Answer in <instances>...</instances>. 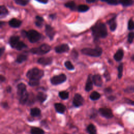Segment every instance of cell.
Returning <instances> with one entry per match:
<instances>
[{
    "instance_id": "cell-49",
    "label": "cell",
    "mask_w": 134,
    "mask_h": 134,
    "mask_svg": "<svg viewBox=\"0 0 134 134\" xmlns=\"http://www.w3.org/2000/svg\"><path fill=\"white\" fill-rule=\"evenodd\" d=\"M5 80H6V79H5V76H4L2 75H0V81H1V83L4 82V81H5Z\"/></svg>"
},
{
    "instance_id": "cell-10",
    "label": "cell",
    "mask_w": 134,
    "mask_h": 134,
    "mask_svg": "<svg viewBox=\"0 0 134 134\" xmlns=\"http://www.w3.org/2000/svg\"><path fill=\"white\" fill-rule=\"evenodd\" d=\"M70 49L69 46L66 43H63L55 47V51L58 53H62L68 52Z\"/></svg>"
},
{
    "instance_id": "cell-53",
    "label": "cell",
    "mask_w": 134,
    "mask_h": 134,
    "mask_svg": "<svg viewBox=\"0 0 134 134\" xmlns=\"http://www.w3.org/2000/svg\"><path fill=\"white\" fill-rule=\"evenodd\" d=\"M96 0H86V2L87 3H94L95 2Z\"/></svg>"
},
{
    "instance_id": "cell-21",
    "label": "cell",
    "mask_w": 134,
    "mask_h": 134,
    "mask_svg": "<svg viewBox=\"0 0 134 134\" xmlns=\"http://www.w3.org/2000/svg\"><path fill=\"white\" fill-rule=\"evenodd\" d=\"M47 98V95L42 92H39L38 93L36 98L41 103L44 102Z\"/></svg>"
},
{
    "instance_id": "cell-48",
    "label": "cell",
    "mask_w": 134,
    "mask_h": 134,
    "mask_svg": "<svg viewBox=\"0 0 134 134\" xmlns=\"http://www.w3.org/2000/svg\"><path fill=\"white\" fill-rule=\"evenodd\" d=\"M36 1L43 4H47L48 2V0H36Z\"/></svg>"
},
{
    "instance_id": "cell-15",
    "label": "cell",
    "mask_w": 134,
    "mask_h": 134,
    "mask_svg": "<svg viewBox=\"0 0 134 134\" xmlns=\"http://www.w3.org/2000/svg\"><path fill=\"white\" fill-rule=\"evenodd\" d=\"M21 21L17 19L16 18H12L8 22V24L9 25L13 28H18L20 26V25H21Z\"/></svg>"
},
{
    "instance_id": "cell-31",
    "label": "cell",
    "mask_w": 134,
    "mask_h": 134,
    "mask_svg": "<svg viewBox=\"0 0 134 134\" xmlns=\"http://www.w3.org/2000/svg\"><path fill=\"white\" fill-rule=\"evenodd\" d=\"M59 96L63 100L67 99L69 96V93L68 92L65 91H60L59 93Z\"/></svg>"
},
{
    "instance_id": "cell-13",
    "label": "cell",
    "mask_w": 134,
    "mask_h": 134,
    "mask_svg": "<svg viewBox=\"0 0 134 134\" xmlns=\"http://www.w3.org/2000/svg\"><path fill=\"white\" fill-rule=\"evenodd\" d=\"M93 82L92 80V76L91 74H90L87 79V81L86 82L85 90L86 92H89L93 89Z\"/></svg>"
},
{
    "instance_id": "cell-43",
    "label": "cell",
    "mask_w": 134,
    "mask_h": 134,
    "mask_svg": "<svg viewBox=\"0 0 134 134\" xmlns=\"http://www.w3.org/2000/svg\"><path fill=\"white\" fill-rule=\"evenodd\" d=\"M125 101L127 104H128L129 105L134 106V101L132 100H131L129 98H125Z\"/></svg>"
},
{
    "instance_id": "cell-30",
    "label": "cell",
    "mask_w": 134,
    "mask_h": 134,
    "mask_svg": "<svg viewBox=\"0 0 134 134\" xmlns=\"http://www.w3.org/2000/svg\"><path fill=\"white\" fill-rule=\"evenodd\" d=\"M44 21L43 18L40 16H36V21H35V25L38 27H41L42 26L43 22Z\"/></svg>"
},
{
    "instance_id": "cell-22",
    "label": "cell",
    "mask_w": 134,
    "mask_h": 134,
    "mask_svg": "<svg viewBox=\"0 0 134 134\" xmlns=\"http://www.w3.org/2000/svg\"><path fill=\"white\" fill-rule=\"evenodd\" d=\"M30 115L32 117H38L41 115V110L37 107H34L30 109Z\"/></svg>"
},
{
    "instance_id": "cell-29",
    "label": "cell",
    "mask_w": 134,
    "mask_h": 134,
    "mask_svg": "<svg viewBox=\"0 0 134 134\" xmlns=\"http://www.w3.org/2000/svg\"><path fill=\"white\" fill-rule=\"evenodd\" d=\"M100 96L101 95L98 92L96 91H94L91 94L90 97V99L92 100H96L99 99Z\"/></svg>"
},
{
    "instance_id": "cell-14",
    "label": "cell",
    "mask_w": 134,
    "mask_h": 134,
    "mask_svg": "<svg viewBox=\"0 0 134 134\" xmlns=\"http://www.w3.org/2000/svg\"><path fill=\"white\" fill-rule=\"evenodd\" d=\"M19 37L17 36H12L9 39V43L12 48H15L19 41Z\"/></svg>"
},
{
    "instance_id": "cell-51",
    "label": "cell",
    "mask_w": 134,
    "mask_h": 134,
    "mask_svg": "<svg viewBox=\"0 0 134 134\" xmlns=\"http://www.w3.org/2000/svg\"><path fill=\"white\" fill-rule=\"evenodd\" d=\"M2 106H3L4 108H7V107H8V104H7V103H6V102H3V103H2Z\"/></svg>"
},
{
    "instance_id": "cell-37",
    "label": "cell",
    "mask_w": 134,
    "mask_h": 134,
    "mask_svg": "<svg viewBox=\"0 0 134 134\" xmlns=\"http://www.w3.org/2000/svg\"><path fill=\"white\" fill-rule=\"evenodd\" d=\"M102 2H105L108 3L109 5H116L119 3V1L118 0H100Z\"/></svg>"
},
{
    "instance_id": "cell-27",
    "label": "cell",
    "mask_w": 134,
    "mask_h": 134,
    "mask_svg": "<svg viewBox=\"0 0 134 134\" xmlns=\"http://www.w3.org/2000/svg\"><path fill=\"white\" fill-rule=\"evenodd\" d=\"M31 134H44V131L38 127H32L30 130Z\"/></svg>"
},
{
    "instance_id": "cell-52",
    "label": "cell",
    "mask_w": 134,
    "mask_h": 134,
    "mask_svg": "<svg viewBox=\"0 0 134 134\" xmlns=\"http://www.w3.org/2000/svg\"><path fill=\"white\" fill-rule=\"evenodd\" d=\"M49 17L52 19H54L55 17H56V15L55 14H51L49 15Z\"/></svg>"
},
{
    "instance_id": "cell-36",
    "label": "cell",
    "mask_w": 134,
    "mask_h": 134,
    "mask_svg": "<svg viewBox=\"0 0 134 134\" xmlns=\"http://www.w3.org/2000/svg\"><path fill=\"white\" fill-rule=\"evenodd\" d=\"M123 72V64L120 63L118 66V79H121L122 76Z\"/></svg>"
},
{
    "instance_id": "cell-20",
    "label": "cell",
    "mask_w": 134,
    "mask_h": 134,
    "mask_svg": "<svg viewBox=\"0 0 134 134\" xmlns=\"http://www.w3.org/2000/svg\"><path fill=\"white\" fill-rule=\"evenodd\" d=\"M124 57V51L122 49H118L114 55V59L117 61H121Z\"/></svg>"
},
{
    "instance_id": "cell-25",
    "label": "cell",
    "mask_w": 134,
    "mask_h": 134,
    "mask_svg": "<svg viewBox=\"0 0 134 134\" xmlns=\"http://www.w3.org/2000/svg\"><path fill=\"white\" fill-rule=\"evenodd\" d=\"M86 130L89 134H97V130L96 127L92 124H91L87 126Z\"/></svg>"
},
{
    "instance_id": "cell-8",
    "label": "cell",
    "mask_w": 134,
    "mask_h": 134,
    "mask_svg": "<svg viewBox=\"0 0 134 134\" xmlns=\"http://www.w3.org/2000/svg\"><path fill=\"white\" fill-rule=\"evenodd\" d=\"M84 103V98L82 96V95L80 94L76 93L75 94L73 100V104L76 107H79L82 106Z\"/></svg>"
},
{
    "instance_id": "cell-1",
    "label": "cell",
    "mask_w": 134,
    "mask_h": 134,
    "mask_svg": "<svg viewBox=\"0 0 134 134\" xmlns=\"http://www.w3.org/2000/svg\"><path fill=\"white\" fill-rule=\"evenodd\" d=\"M92 35L95 40H98L99 38H104L108 35L107 27L105 24L98 23L91 27Z\"/></svg>"
},
{
    "instance_id": "cell-33",
    "label": "cell",
    "mask_w": 134,
    "mask_h": 134,
    "mask_svg": "<svg viewBox=\"0 0 134 134\" xmlns=\"http://www.w3.org/2000/svg\"><path fill=\"white\" fill-rule=\"evenodd\" d=\"M64 65H65V68L69 70H74V65L72 64L71 62L69 60L66 61L64 62Z\"/></svg>"
},
{
    "instance_id": "cell-41",
    "label": "cell",
    "mask_w": 134,
    "mask_h": 134,
    "mask_svg": "<svg viewBox=\"0 0 134 134\" xmlns=\"http://www.w3.org/2000/svg\"><path fill=\"white\" fill-rule=\"evenodd\" d=\"M125 92L127 93H133L134 92V86H131L127 87L125 90Z\"/></svg>"
},
{
    "instance_id": "cell-2",
    "label": "cell",
    "mask_w": 134,
    "mask_h": 134,
    "mask_svg": "<svg viewBox=\"0 0 134 134\" xmlns=\"http://www.w3.org/2000/svg\"><path fill=\"white\" fill-rule=\"evenodd\" d=\"M21 33L22 36L26 37L31 43L37 42L42 38V35L34 29H31L28 31L23 30Z\"/></svg>"
},
{
    "instance_id": "cell-17",
    "label": "cell",
    "mask_w": 134,
    "mask_h": 134,
    "mask_svg": "<svg viewBox=\"0 0 134 134\" xmlns=\"http://www.w3.org/2000/svg\"><path fill=\"white\" fill-rule=\"evenodd\" d=\"M29 94L27 91L25 92L24 93L21 94L19 96V103L22 105H24L26 103H27L29 98Z\"/></svg>"
},
{
    "instance_id": "cell-35",
    "label": "cell",
    "mask_w": 134,
    "mask_h": 134,
    "mask_svg": "<svg viewBox=\"0 0 134 134\" xmlns=\"http://www.w3.org/2000/svg\"><path fill=\"white\" fill-rule=\"evenodd\" d=\"M14 1L17 4L23 6L27 5L29 3V0H14Z\"/></svg>"
},
{
    "instance_id": "cell-39",
    "label": "cell",
    "mask_w": 134,
    "mask_h": 134,
    "mask_svg": "<svg viewBox=\"0 0 134 134\" xmlns=\"http://www.w3.org/2000/svg\"><path fill=\"white\" fill-rule=\"evenodd\" d=\"M128 28L130 30L134 29V21L132 19H130L128 23Z\"/></svg>"
},
{
    "instance_id": "cell-12",
    "label": "cell",
    "mask_w": 134,
    "mask_h": 134,
    "mask_svg": "<svg viewBox=\"0 0 134 134\" xmlns=\"http://www.w3.org/2000/svg\"><path fill=\"white\" fill-rule=\"evenodd\" d=\"M92 80H93V83L95 84V85L98 87L102 86L103 84V80L101 76L99 74H96L93 75Z\"/></svg>"
},
{
    "instance_id": "cell-38",
    "label": "cell",
    "mask_w": 134,
    "mask_h": 134,
    "mask_svg": "<svg viewBox=\"0 0 134 134\" xmlns=\"http://www.w3.org/2000/svg\"><path fill=\"white\" fill-rule=\"evenodd\" d=\"M40 82L39 80H29L28 82V84L31 86H37L39 84Z\"/></svg>"
},
{
    "instance_id": "cell-11",
    "label": "cell",
    "mask_w": 134,
    "mask_h": 134,
    "mask_svg": "<svg viewBox=\"0 0 134 134\" xmlns=\"http://www.w3.org/2000/svg\"><path fill=\"white\" fill-rule=\"evenodd\" d=\"M53 59L51 57H41L38 59L37 62L42 65H50L52 62Z\"/></svg>"
},
{
    "instance_id": "cell-4",
    "label": "cell",
    "mask_w": 134,
    "mask_h": 134,
    "mask_svg": "<svg viewBox=\"0 0 134 134\" xmlns=\"http://www.w3.org/2000/svg\"><path fill=\"white\" fill-rule=\"evenodd\" d=\"M81 52L83 54L93 57H100L103 52L102 49L99 47H96L95 48H85L81 50Z\"/></svg>"
},
{
    "instance_id": "cell-3",
    "label": "cell",
    "mask_w": 134,
    "mask_h": 134,
    "mask_svg": "<svg viewBox=\"0 0 134 134\" xmlns=\"http://www.w3.org/2000/svg\"><path fill=\"white\" fill-rule=\"evenodd\" d=\"M44 75V71L38 68H34L28 71L26 76L29 80H40Z\"/></svg>"
},
{
    "instance_id": "cell-24",
    "label": "cell",
    "mask_w": 134,
    "mask_h": 134,
    "mask_svg": "<svg viewBox=\"0 0 134 134\" xmlns=\"http://www.w3.org/2000/svg\"><path fill=\"white\" fill-rule=\"evenodd\" d=\"M28 59V57L26 54H20L18 55H17L16 62L18 63H21L25 61H26Z\"/></svg>"
},
{
    "instance_id": "cell-19",
    "label": "cell",
    "mask_w": 134,
    "mask_h": 134,
    "mask_svg": "<svg viewBox=\"0 0 134 134\" xmlns=\"http://www.w3.org/2000/svg\"><path fill=\"white\" fill-rule=\"evenodd\" d=\"M108 24L109 26V28L111 31H114L116 30L117 27V23L116 21V17H114L110 19H109L108 21Z\"/></svg>"
},
{
    "instance_id": "cell-46",
    "label": "cell",
    "mask_w": 134,
    "mask_h": 134,
    "mask_svg": "<svg viewBox=\"0 0 134 134\" xmlns=\"http://www.w3.org/2000/svg\"><path fill=\"white\" fill-rule=\"evenodd\" d=\"M107 98L108 100H110V101H114L115 99H116V97L115 96H113V95H110L107 97Z\"/></svg>"
},
{
    "instance_id": "cell-54",
    "label": "cell",
    "mask_w": 134,
    "mask_h": 134,
    "mask_svg": "<svg viewBox=\"0 0 134 134\" xmlns=\"http://www.w3.org/2000/svg\"><path fill=\"white\" fill-rule=\"evenodd\" d=\"M4 23H4V22H3V21H1V23H0V27H2V25H3V24H4Z\"/></svg>"
},
{
    "instance_id": "cell-50",
    "label": "cell",
    "mask_w": 134,
    "mask_h": 134,
    "mask_svg": "<svg viewBox=\"0 0 134 134\" xmlns=\"http://www.w3.org/2000/svg\"><path fill=\"white\" fill-rule=\"evenodd\" d=\"M6 91H7V92H8V93H10L11 91H12V87H11V86H8L6 87Z\"/></svg>"
},
{
    "instance_id": "cell-16",
    "label": "cell",
    "mask_w": 134,
    "mask_h": 134,
    "mask_svg": "<svg viewBox=\"0 0 134 134\" xmlns=\"http://www.w3.org/2000/svg\"><path fill=\"white\" fill-rule=\"evenodd\" d=\"M55 110L59 114H63L66 109V107L62 103H55L54 104Z\"/></svg>"
},
{
    "instance_id": "cell-44",
    "label": "cell",
    "mask_w": 134,
    "mask_h": 134,
    "mask_svg": "<svg viewBox=\"0 0 134 134\" xmlns=\"http://www.w3.org/2000/svg\"><path fill=\"white\" fill-rule=\"evenodd\" d=\"M72 55L73 57L75 59H77L78 57V55H79L77 51L76 50H75V49L73 50V51L72 52Z\"/></svg>"
},
{
    "instance_id": "cell-6",
    "label": "cell",
    "mask_w": 134,
    "mask_h": 134,
    "mask_svg": "<svg viewBox=\"0 0 134 134\" xmlns=\"http://www.w3.org/2000/svg\"><path fill=\"white\" fill-rule=\"evenodd\" d=\"M66 76L64 74H60L58 75H54L50 79V82L52 85H57L64 83L66 80Z\"/></svg>"
},
{
    "instance_id": "cell-34",
    "label": "cell",
    "mask_w": 134,
    "mask_h": 134,
    "mask_svg": "<svg viewBox=\"0 0 134 134\" xmlns=\"http://www.w3.org/2000/svg\"><path fill=\"white\" fill-rule=\"evenodd\" d=\"M120 3L124 6H128L132 4V0H119Z\"/></svg>"
},
{
    "instance_id": "cell-56",
    "label": "cell",
    "mask_w": 134,
    "mask_h": 134,
    "mask_svg": "<svg viewBox=\"0 0 134 134\" xmlns=\"http://www.w3.org/2000/svg\"><path fill=\"white\" fill-rule=\"evenodd\" d=\"M64 134H66V133H64Z\"/></svg>"
},
{
    "instance_id": "cell-32",
    "label": "cell",
    "mask_w": 134,
    "mask_h": 134,
    "mask_svg": "<svg viewBox=\"0 0 134 134\" xmlns=\"http://www.w3.org/2000/svg\"><path fill=\"white\" fill-rule=\"evenodd\" d=\"M27 47V46L24 42L19 41L17 44V46H16L15 49H16L17 50H21L24 48H26Z\"/></svg>"
},
{
    "instance_id": "cell-45",
    "label": "cell",
    "mask_w": 134,
    "mask_h": 134,
    "mask_svg": "<svg viewBox=\"0 0 134 134\" xmlns=\"http://www.w3.org/2000/svg\"><path fill=\"white\" fill-rule=\"evenodd\" d=\"M112 89L110 87H107L104 90V92L107 93H110L112 92Z\"/></svg>"
},
{
    "instance_id": "cell-5",
    "label": "cell",
    "mask_w": 134,
    "mask_h": 134,
    "mask_svg": "<svg viewBox=\"0 0 134 134\" xmlns=\"http://www.w3.org/2000/svg\"><path fill=\"white\" fill-rule=\"evenodd\" d=\"M51 50V47L47 43H43L37 48H32L29 51L35 54L43 55L48 53Z\"/></svg>"
},
{
    "instance_id": "cell-42",
    "label": "cell",
    "mask_w": 134,
    "mask_h": 134,
    "mask_svg": "<svg viewBox=\"0 0 134 134\" xmlns=\"http://www.w3.org/2000/svg\"><path fill=\"white\" fill-rule=\"evenodd\" d=\"M104 76L105 77V78L106 79V80L107 81H109L110 79V74L109 73V72L107 71V70H106L105 72L104 73Z\"/></svg>"
},
{
    "instance_id": "cell-40",
    "label": "cell",
    "mask_w": 134,
    "mask_h": 134,
    "mask_svg": "<svg viewBox=\"0 0 134 134\" xmlns=\"http://www.w3.org/2000/svg\"><path fill=\"white\" fill-rule=\"evenodd\" d=\"M134 39V32H131L128 34V41L129 43H131Z\"/></svg>"
},
{
    "instance_id": "cell-47",
    "label": "cell",
    "mask_w": 134,
    "mask_h": 134,
    "mask_svg": "<svg viewBox=\"0 0 134 134\" xmlns=\"http://www.w3.org/2000/svg\"><path fill=\"white\" fill-rule=\"evenodd\" d=\"M5 47H2L0 48V57H2L3 54L4 53V51H5Z\"/></svg>"
},
{
    "instance_id": "cell-18",
    "label": "cell",
    "mask_w": 134,
    "mask_h": 134,
    "mask_svg": "<svg viewBox=\"0 0 134 134\" xmlns=\"http://www.w3.org/2000/svg\"><path fill=\"white\" fill-rule=\"evenodd\" d=\"M17 93L18 95L19 96L21 94L24 93L26 91V85L23 83H19L17 86Z\"/></svg>"
},
{
    "instance_id": "cell-55",
    "label": "cell",
    "mask_w": 134,
    "mask_h": 134,
    "mask_svg": "<svg viewBox=\"0 0 134 134\" xmlns=\"http://www.w3.org/2000/svg\"><path fill=\"white\" fill-rule=\"evenodd\" d=\"M131 58L132 59V60H134V55H133V56H132V57H131Z\"/></svg>"
},
{
    "instance_id": "cell-9",
    "label": "cell",
    "mask_w": 134,
    "mask_h": 134,
    "mask_svg": "<svg viewBox=\"0 0 134 134\" xmlns=\"http://www.w3.org/2000/svg\"><path fill=\"white\" fill-rule=\"evenodd\" d=\"M45 32L50 40H52L53 39L55 35V31L51 26L48 24L45 26Z\"/></svg>"
},
{
    "instance_id": "cell-7",
    "label": "cell",
    "mask_w": 134,
    "mask_h": 134,
    "mask_svg": "<svg viewBox=\"0 0 134 134\" xmlns=\"http://www.w3.org/2000/svg\"><path fill=\"white\" fill-rule=\"evenodd\" d=\"M98 113L102 116L106 118H111L114 116L112 110L108 108H100Z\"/></svg>"
},
{
    "instance_id": "cell-26",
    "label": "cell",
    "mask_w": 134,
    "mask_h": 134,
    "mask_svg": "<svg viewBox=\"0 0 134 134\" xmlns=\"http://www.w3.org/2000/svg\"><path fill=\"white\" fill-rule=\"evenodd\" d=\"M8 14V11L4 5L0 6V18H2L6 17Z\"/></svg>"
},
{
    "instance_id": "cell-23",
    "label": "cell",
    "mask_w": 134,
    "mask_h": 134,
    "mask_svg": "<svg viewBox=\"0 0 134 134\" xmlns=\"http://www.w3.org/2000/svg\"><path fill=\"white\" fill-rule=\"evenodd\" d=\"M64 6L70 8L71 10L74 11L76 9H77V7H76V4L75 3V2L73 1H69L68 2H66Z\"/></svg>"
},
{
    "instance_id": "cell-28",
    "label": "cell",
    "mask_w": 134,
    "mask_h": 134,
    "mask_svg": "<svg viewBox=\"0 0 134 134\" xmlns=\"http://www.w3.org/2000/svg\"><path fill=\"white\" fill-rule=\"evenodd\" d=\"M90 9V7L86 5H84V4H81L80 5L77 6V10L78 12H81V13H83V12H86L87 10H88Z\"/></svg>"
}]
</instances>
